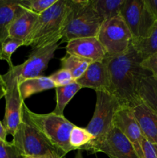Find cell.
Here are the masks:
<instances>
[{
  "label": "cell",
  "instance_id": "cell-22",
  "mask_svg": "<svg viewBox=\"0 0 157 158\" xmlns=\"http://www.w3.org/2000/svg\"><path fill=\"white\" fill-rule=\"evenodd\" d=\"M92 62L87 59L68 53L60 60L61 67L68 69L71 73L75 81L84 74Z\"/></svg>",
  "mask_w": 157,
  "mask_h": 158
},
{
  "label": "cell",
  "instance_id": "cell-34",
  "mask_svg": "<svg viewBox=\"0 0 157 158\" xmlns=\"http://www.w3.org/2000/svg\"><path fill=\"white\" fill-rule=\"evenodd\" d=\"M75 158H83V154H82V151H78V152H77Z\"/></svg>",
  "mask_w": 157,
  "mask_h": 158
},
{
  "label": "cell",
  "instance_id": "cell-17",
  "mask_svg": "<svg viewBox=\"0 0 157 158\" xmlns=\"http://www.w3.org/2000/svg\"><path fill=\"white\" fill-rule=\"evenodd\" d=\"M38 14L26 9L11 25L9 29V36L25 42L32 32Z\"/></svg>",
  "mask_w": 157,
  "mask_h": 158
},
{
  "label": "cell",
  "instance_id": "cell-26",
  "mask_svg": "<svg viewBox=\"0 0 157 158\" xmlns=\"http://www.w3.org/2000/svg\"><path fill=\"white\" fill-rule=\"evenodd\" d=\"M57 0H21L22 5L26 9L40 15L47 10Z\"/></svg>",
  "mask_w": 157,
  "mask_h": 158
},
{
  "label": "cell",
  "instance_id": "cell-3",
  "mask_svg": "<svg viewBox=\"0 0 157 158\" xmlns=\"http://www.w3.org/2000/svg\"><path fill=\"white\" fill-rule=\"evenodd\" d=\"M22 120L40 131L54 146L66 154L72 151L69 144V136L75 124L68 120L64 115L50 114H36L22 105Z\"/></svg>",
  "mask_w": 157,
  "mask_h": 158
},
{
  "label": "cell",
  "instance_id": "cell-28",
  "mask_svg": "<svg viewBox=\"0 0 157 158\" xmlns=\"http://www.w3.org/2000/svg\"><path fill=\"white\" fill-rule=\"evenodd\" d=\"M0 158H25L18 148L11 142L0 140Z\"/></svg>",
  "mask_w": 157,
  "mask_h": 158
},
{
  "label": "cell",
  "instance_id": "cell-6",
  "mask_svg": "<svg viewBox=\"0 0 157 158\" xmlns=\"http://www.w3.org/2000/svg\"><path fill=\"white\" fill-rule=\"evenodd\" d=\"M96 37L106 50V56L124 53L132 41V34L121 15L105 21Z\"/></svg>",
  "mask_w": 157,
  "mask_h": 158
},
{
  "label": "cell",
  "instance_id": "cell-20",
  "mask_svg": "<svg viewBox=\"0 0 157 158\" xmlns=\"http://www.w3.org/2000/svg\"><path fill=\"white\" fill-rule=\"evenodd\" d=\"M132 45L143 60L157 52V20L146 37L132 39Z\"/></svg>",
  "mask_w": 157,
  "mask_h": 158
},
{
  "label": "cell",
  "instance_id": "cell-12",
  "mask_svg": "<svg viewBox=\"0 0 157 158\" xmlns=\"http://www.w3.org/2000/svg\"><path fill=\"white\" fill-rule=\"evenodd\" d=\"M113 124L130 141L138 157L143 158L142 142L144 136L132 110L129 107H120L114 117Z\"/></svg>",
  "mask_w": 157,
  "mask_h": 158
},
{
  "label": "cell",
  "instance_id": "cell-30",
  "mask_svg": "<svg viewBox=\"0 0 157 158\" xmlns=\"http://www.w3.org/2000/svg\"><path fill=\"white\" fill-rule=\"evenodd\" d=\"M142 151H143V158H157L154 147L146 138H143L142 142Z\"/></svg>",
  "mask_w": 157,
  "mask_h": 158
},
{
  "label": "cell",
  "instance_id": "cell-27",
  "mask_svg": "<svg viewBox=\"0 0 157 158\" xmlns=\"http://www.w3.org/2000/svg\"><path fill=\"white\" fill-rule=\"evenodd\" d=\"M49 78L53 82L55 88L67 86V85L75 82L71 73L68 69H63V68H61L56 72L51 74L49 76Z\"/></svg>",
  "mask_w": 157,
  "mask_h": 158
},
{
  "label": "cell",
  "instance_id": "cell-24",
  "mask_svg": "<svg viewBox=\"0 0 157 158\" xmlns=\"http://www.w3.org/2000/svg\"><path fill=\"white\" fill-rule=\"evenodd\" d=\"M93 140V136L86 128L80 127L75 125L71 131L69 136V144L72 151H83V148Z\"/></svg>",
  "mask_w": 157,
  "mask_h": 158
},
{
  "label": "cell",
  "instance_id": "cell-14",
  "mask_svg": "<svg viewBox=\"0 0 157 158\" xmlns=\"http://www.w3.org/2000/svg\"><path fill=\"white\" fill-rule=\"evenodd\" d=\"M75 82L82 88H89L96 92L109 89V73L104 60L92 62L86 72Z\"/></svg>",
  "mask_w": 157,
  "mask_h": 158
},
{
  "label": "cell",
  "instance_id": "cell-29",
  "mask_svg": "<svg viewBox=\"0 0 157 158\" xmlns=\"http://www.w3.org/2000/svg\"><path fill=\"white\" fill-rule=\"evenodd\" d=\"M141 66L152 76L157 77V52L143 60L141 62Z\"/></svg>",
  "mask_w": 157,
  "mask_h": 158
},
{
  "label": "cell",
  "instance_id": "cell-8",
  "mask_svg": "<svg viewBox=\"0 0 157 158\" xmlns=\"http://www.w3.org/2000/svg\"><path fill=\"white\" fill-rule=\"evenodd\" d=\"M83 151L90 154L104 153L109 158H139L130 141L114 124L104 137L92 141Z\"/></svg>",
  "mask_w": 157,
  "mask_h": 158
},
{
  "label": "cell",
  "instance_id": "cell-33",
  "mask_svg": "<svg viewBox=\"0 0 157 158\" xmlns=\"http://www.w3.org/2000/svg\"><path fill=\"white\" fill-rule=\"evenodd\" d=\"M6 137H7V132L3 126L2 122L0 121V140L6 141Z\"/></svg>",
  "mask_w": 157,
  "mask_h": 158
},
{
  "label": "cell",
  "instance_id": "cell-21",
  "mask_svg": "<svg viewBox=\"0 0 157 158\" xmlns=\"http://www.w3.org/2000/svg\"><path fill=\"white\" fill-rule=\"evenodd\" d=\"M126 0H92L94 9L102 21L120 15Z\"/></svg>",
  "mask_w": 157,
  "mask_h": 158
},
{
  "label": "cell",
  "instance_id": "cell-23",
  "mask_svg": "<svg viewBox=\"0 0 157 158\" xmlns=\"http://www.w3.org/2000/svg\"><path fill=\"white\" fill-rule=\"evenodd\" d=\"M81 89V86L75 81L67 86L55 88L56 106L52 113L57 115H63L66 106Z\"/></svg>",
  "mask_w": 157,
  "mask_h": 158
},
{
  "label": "cell",
  "instance_id": "cell-11",
  "mask_svg": "<svg viewBox=\"0 0 157 158\" xmlns=\"http://www.w3.org/2000/svg\"><path fill=\"white\" fill-rule=\"evenodd\" d=\"M6 86V110L2 124L7 134L13 137L22 122V110L24 100H22L18 89V83L16 79L9 73L2 75Z\"/></svg>",
  "mask_w": 157,
  "mask_h": 158
},
{
  "label": "cell",
  "instance_id": "cell-19",
  "mask_svg": "<svg viewBox=\"0 0 157 158\" xmlns=\"http://www.w3.org/2000/svg\"><path fill=\"white\" fill-rule=\"evenodd\" d=\"M139 97L141 103L157 113V77L150 74L142 79Z\"/></svg>",
  "mask_w": 157,
  "mask_h": 158
},
{
  "label": "cell",
  "instance_id": "cell-7",
  "mask_svg": "<svg viewBox=\"0 0 157 158\" xmlns=\"http://www.w3.org/2000/svg\"><path fill=\"white\" fill-rule=\"evenodd\" d=\"M121 107L113 95L106 90L96 91V103L92 119L86 129L93 136L92 141L101 140L113 126L115 114Z\"/></svg>",
  "mask_w": 157,
  "mask_h": 158
},
{
  "label": "cell",
  "instance_id": "cell-4",
  "mask_svg": "<svg viewBox=\"0 0 157 158\" xmlns=\"http://www.w3.org/2000/svg\"><path fill=\"white\" fill-rule=\"evenodd\" d=\"M103 23L92 6V0H72L60 43L74 39L96 37Z\"/></svg>",
  "mask_w": 157,
  "mask_h": 158
},
{
  "label": "cell",
  "instance_id": "cell-32",
  "mask_svg": "<svg viewBox=\"0 0 157 158\" xmlns=\"http://www.w3.org/2000/svg\"><path fill=\"white\" fill-rule=\"evenodd\" d=\"M6 93V86L4 80L2 78V75L0 74V100L3 97H5Z\"/></svg>",
  "mask_w": 157,
  "mask_h": 158
},
{
  "label": "cell",
  "instance_id": "cell-35",
  "mask_svg": "<svg viewBox=\"0 0 157 158\" xmlns=\"http://www.w3.org/2000/svg\"><path fill=\"white\" fill-rule=\"evenodd\" d=\"M25 158H45V157H24Z\"/></svg>",
  "mask_w": 157,
  "mask_h": 158
},
{
  "label": "cell",
  "instance_id": "cell-2",
  "mask_svg": "<svg viewBox=\"0 0 157 158\" xmlns=\"http://www.w3.org/2000/svg\"><path fill=\"white\" fill-rule=\"evenodd\" d=\"M72 0H57L49 9L38 15V19L24 42V46L32 50L57 43L62 38Z\"/></svg>",
  "mask_w": 157,
  "mask_h": 158
},
{
  "label": "cell",
  "instance_id": "cell-10",
  "mask_svg": "<svg viewBox=\"0 0 157 158\" xmlns=\"http://www.w3.org/2000/svg\"><path fill=\"white\" fill-rule=\"evenodd\" d=\"M120 15L127 25L132 39L146 37L155 22L144 0H126Z\"/></svg>",
  "mask_w": 157,
  "mask_h": 158
},
{
  "label": "cell",
  "instance_id": "cell-31",
  "mask_svg": "<svg viewBox=\"0 0 157 158\" xmlns=\"http://www.w3.org/2000/svg\"><path fill=\"white\" fill-rule=\"evenodd\" d=\"M148 10L155 20H157V0H144Z\"/></svg>",
  "mask_w": 157,
  "mask_h": 158
},
{
  "label": "cell",
  "instance_id": "cell-25",
  "mask_svg": "<svg viewBox=\"0 0 157 158\" xmlns=\"http://www.w3.org/2000/svg\"><path fill=\"white\" fill-rule=\"evenodd\" d=\"M24 46V42L12 37H7L0 43V60H4L9 68L14 66L12 62V56L20 46Z\"/></svg>",
  "mask_w": 157,
  "mask_h": 158
},
{
  "label": "cell",
  "instance_id": "cell-1",
  "mask_svg": "<svg viewBox=\"0 0 157 158\" xmlns=\"http://www.w3.org/2000/svg\"><path fill=\"white\" fill-rule=\"evenodd\" d=\"M103 60L109 73L108 92L116 98L121 107L132 109L141 103L139 97L140 83L150 73L141 66L143 60L132 45L124 53L106 56Z\"/></svg>",
  "mask_w": 157,
  "mask_h": 158
},
{
  "label": "cell",
  "instance_id": "cell-13",
  "mask_svg": "<svg viewBox=\"0 0 157 158\" xmlns=\"http://www.w3.org/2000/svg\"><path fill=\"white\" fill-rule=\"evenodd\" d=\"M66 53L87 59L92 62L104 60L106 52L97 37L74 39L67 43Z\"/></svg>",
  "mask_w": 157,
  "mask_h": 158
},
{
  "label": "cell",
  "instance_id": "cell-9",
  "mask_svg": "<svg viewBox=\"0 0 157 158\" xmlns=\"http://www.w3.org/2000/svg\"><path fill=\"white\" fill-rule=\"evenodd\" d=\"M59 45V43H53L32 50L24 63L9 68L8 73L16 79L18 83L28 79L41 77L47 69L49 62L55 56Z\"/></svg>",
  "mask_w": 157,
  "mask_h": 158
},
{
  "label": "cell",
  "instance_id": "cell-18",
  "mask_svg": "<svg viewBox=\"0 0 157 158\" xmlns=\"http://www.w3.org/2000/svg\"><path fill=\"white\" fill-rule=\"evenodd\" d=\"M55 88V84L49 77H35L23 80L18 83V89L22 100H26L35 94L43 92L48 89Z\"/></svg>",
  "mask_w": 157,
  "mask_h": 158
},
{
  "label": "cell",
  "instance_id": "cell-15",
  "mask_svg": "<svg viewBox=\"0 0 157 158\" xmlns=\"http://www.w3.org/2000/svg\"><path fill=\"white\" fill-rule=\"evenodd\" d=\"M132 110L145 138L157 147V113L143 103Z\"/></svg>",
  "mask_w": 157,
  "mask_h": 158
},
{
  "label": "cell",
  "instance_id": "cell-5",
  "mask_svg": "<svg viewBox=\"0 0 157 158\" xmlns=\"http://www.w3.org/2000/svg\"><path fill=\"white\" fill-rule=\"evenodd\" d=\"M12 143L24 157L62 158L66 154L54 146L35 127L22 120Z\"/></svg>",
  "mask_w": 157,
  "mask_h": 158
},
{
  "label": "cell",
  "instance_id": "cell-16",
  "mask_svg": "<svg viewBox=\"0 0 157 158\" xmlns=\"http://www.w3.org/2000/svg\"><path fill=\"white\" fill-rule=\"evenodd\" d=\"M26 8L21 0H0V43L9 37V29Z\"/></svg>",
  "mask_w": 157,
  "mask_h": 158
}]
</instances>
